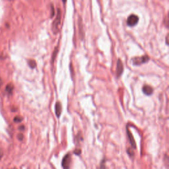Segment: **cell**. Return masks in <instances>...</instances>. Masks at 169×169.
<instances>
[{"label": "cell", "mask_w": 169, "mask_h": 169, "mask_svg": "<svg viewBox=\"0 0 169 169\" xmlns=\"http://www.w3.org/2000/svg\"><path fill=\"white\" fill-rule=\"evenodd\" d=\"M21 120H22V118L19 116H17L14 118V121H15V122H21Z\"/></svg>", "instance_id": "4fadbf2b"}, {"label": "cell", "mask_w": 169, "mask_h": 169, "mask_svg": "<svg viewBox=\"0 0 169 169\" xmlns=\"http://www.w3.org/2000/svg\"><path fill=\"white\" fill-rule=\"evenodd\" d=\"M81 151L80 150V149H77V150H75L74 151V153L75 155H79L81 154Z\"/></svg>", "instance_id": "9a60e30c"}, {"label": "cell", "mask_w": 169, "mask_h": 169, "mask_svg": "<svg viewBox=\"0 0 169 169\" xmlns=\"http://www.w3.org/2000/svg\"><path fill=\"white\" fill-rule=\"evenodd\" d=\"M58 46L56 48L55 50H54V51H53V55H52V61H53V60H55V58L56 57V55H57V53H58Z\"/></svg>", "instance_id": "7c38bea8"}, {"label": "cell", "mask_w": 169, "mask_h": 169, "mask_svg": "<svg viewBox=\"0 0 169 169\" xmlns=\"http://www.w3.org/2000/svg\"><path fill=\"white\" fill-rule=\"evenodd\" d=\"M139 21V17L136 15H130L128 19H127V24L129 27H134L135 25H136Z\"/></svg>", "instance_id": "277c9868"}, {"label": "cell", "mask_w": 169, "mask_h": 169, "mask_svg": "<svg viewBox=\"0 0 169 169\" xmlns=\"http://www.w3.org/2000/svg\"><path fill=\"white\" fill-rule=\"evenodd\" d=\"M142 91L145 95L150 96L153 94V89L149 85H144L142 88Z\"/></svg>", "instance_id": "52a82bcc"}, {"label": "cell", "mask_w": 169, "mask_h": 169, "mask_svg": "<svg viewBox=\"0 0 169 169\" xmlns=\"http://www.w3.org/2000/svg\"><path fill=\"white\" fill-rule=\"evenodd\" d=\"M51 17H53V15H54V9H53V7L51 6Z\"/></svg>", "instance_id": "2e32d148"}, {"label": "cell", "mask_w": 169, "mask_h": 169, "mask_svg": "<svg viewBox=\"0 0 169 169\" xmlns=\"http://www.w3.org/2000/svg\"><path fill=\"white\" fill-rule=\"evenodd\" d=\"M124 71V66L123 64L120 59H118L117 61V66H116V75L117 77H119L122 74Z\"/></svg>", "instance_id": "5b68a950"}, {"label": "cell", "mask_w": 169, "mask_h": 169, "mask_svg": "<svg viewBox=\"0 0 169 169\" xmlns=\"http://www.w3.org/2000/svg\"><path fill=\"white\" fill-rule=\"evenodd\" d=\"M3 155H4V152H3L2 149L1 148V147H0V159L2 158Z\"/></svg>", "instance_id": "e0dca14e"}, {"label": "cell", "mask_w": 169, "mask_h": 169, "mask_svg": "<svg viewBox=\"0 0 169 169\" xmlns=\"http://www.w3.org/2000/svg\"><path fill=\"white\" fill-rule=\"evenodd\" d=\"M126 131H127V134H128V136L129 138V142H130V144L131 145L132 148L136 149V142H135L133 136H132V134L130 133V131L129 130V129L128 128H126Z\"/></svg>", "instance_id": "8992f818"}, {"label": "cell", "mask_w": 169, "mask_h": 169, "mask_svg": "<svg viewBox=\"0 0 169 169\" xmlns=\"http://www.w3.org/2000/svg\"><path fill=\"white\" fill-rule=\"evenodd\" d=\"M18 138H19V140H22V139H23V135L20 134H19V136H18Z\"/></svg>", "instance_id": "ac0fdd59"}, {"label": "cell", "mask_w": 169, "mask_h": 169, "mask_svg": "<svg viewBox=\"0 0 169 169\" xmlns=\"http://www.w3.org/2000/svg\"><path fill=\"white\" fill-rule=\"evenodd\" d=\"M105 159H103L102 161H101L100 164L99 169H106V165H105Z\"/></svg>", "instance_id": "8fae6325"}, {"label": "cell", "mask_w": 169, "mask_h": 169, "mask_svg": "<svg viewBox=\"0 0 169 169\" xmlns=\"http://www.w3.org/2000/svg\"><path fill=\"white\" fill-rule=\"evenodd\" d=\"M13 86L12 85V84H7L6 87V89H5V90H6V92L8 94H11L13 91Z\"/></svg>", "instance_id": "9c48e42d"}, {"label": "cell", "mask_w": 169, "mask_h": 169, "mask_svg": "<svg viewBox=\"0 0 169 169\" xmlns=\"http://www.w3.org/2000/svg\"><path fill=\"white\" fill-rule=\"evenodd\" d=\"M20 127H21V128H19V129H25V128H24V126H20Z\"/></svg>", "instance_id": "ffe728a7"}, {"label": "cell", "mask_w": 169, "mask_h": 169, "mask_svg": "<svg viewBox=\"0 0 169 169\" xmlns=\"http://www.w3.org/2000/svg\"><path fill=\"white\" fill-rule=\"evenodd\" d=\"M166 42H167V44H168V36H167V38H166Z\"/></svg>", "instance_id": "44dd1931"}, {"label": "cell", "mask_w": 169, "mask_h": 169, "mask_svg": "<svg viewBox=\"0 0 169 169\" xmlns=\"http://www.w3.org/2000/svg\"><path fill=\"white\" fill-rule=\"evenodd\" d=\"M149 60V56H141V57L134 58L131 60V61H132V63H133L134 65H136V66H139V65L147 62Z\"/></svg>", "instance_id": "7a4b0ae2"}, {"label": "cell", "mask_w": 169, "mask_h": 169, "mask_svg": "<svg viewBox=\"0 0 169 169\" xmlns=\"http://www.w3.org/2000/svg\"><path fill=\"white\" fill-rule=\"evenodd\" d=\"M13 169H16V168H13Z\"/></svg>", "instance_id": "7402d4cb"}, {"label": "cell", "mask_w": 169, "mask_h": 169, "mask_svg": "<svg viewBox=\"0 0 169 169\" xmlns=\"http://www.w3.org/2000/svg\"><path fill=\"white\" fill-rule=\"evenodd\" d=\"M57 15L54 21H53L52 24V31L54 34H57L59 31V26L61 23V9L60 8H58L57 10Z\"/></svg>", "instance_id": "6da1fadb"}, {"label": "cell", "mask_w": 169, "mask_h": 169, "mask_svg": "<svg viewBox=\"0 0 169 169\" xmlns=\"http://www.w3.org/2000/svg\"><path fill=\"white\" fill-rule=\"evenodd\" d=\"M29 66L31 67V68H35L36 66V61L35 60H29Z\"/></svg>", "instance_id": "30bf717a"}, {"label": "cell", "mask_w": 169, "mask_h": 169, "mask_svg": "<svg viewBox=\"0 0 169 169\" xmlns=\"http://www.w3.org/2000/svg\"><path fill=\"white\" fill-rule=\"evenodd\" d=\"M72 162V156L70 153H67L62 159V162H61V165L64 169H69L70 165H71Z\"/></svg>", "instance_id": "3957f363"}, {"label": "cell", "mask_w": 169, "mask_h": 169, "mask_svg": "<svg viewBox=\"0 0 169 169\" xmlns=\"http://www.w3.org/2000/svg\"><path fill=\"white\" fill-rule=\"evenodd\" d=\"M128 153L129 154V155L130 156V157H131V156H134V151H132V149H128Z\"/></svg>", "instance_id": "5bb4252c"}, {"label": "cell", "mask_w": 169, "mask_h": 169, "mask_svg": "<svg viewBox=\"0 0 169 169\" xmlns=\"http://www.w3.org/2000/svg\"><path fill=\"white\" fill-rule=\"evenodd\" d=\"M2 83H3V81L1 79V77H0V87H1V86L2 85Z\"/></svg>", "instance_id": "d6986e66"}, {"label": "cell", "mask_w": 169, "mask_h": 169, "mask_svg": "<svg viewBox=\"0 0 169 169\" xmlns=\"http://www.w3.org/2000/svg\"><path fill=\"white\" fill-rule=\"evenodd\" d=\"M61 110H62V106H61V104L60 102H57L55 106V111L56 114L58 118H60L61 113Z\"/></svg>", "instance_id": "ba28073f"}]
</instances>
